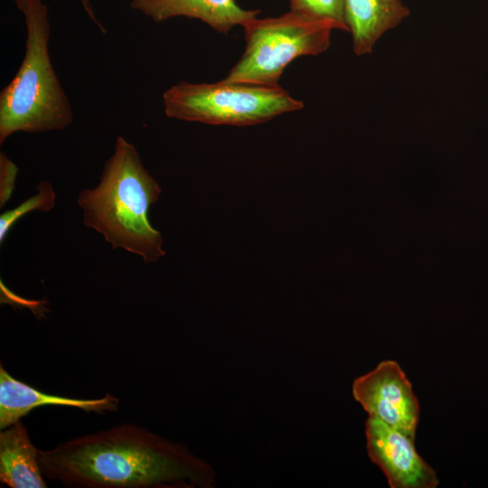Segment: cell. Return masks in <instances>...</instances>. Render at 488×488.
I'll return each instance as SVG.
<instances>
[{
	"label": "cell",
	"mask_w": 488,
	"mask_h": 488,
	"mask_svg": "<svg viewBox=\"0 0 488 488\" xmlns=\"http://www.w3.org/2000/svg\"><path fill=\"white\" fill-rule=\"evenodd\" d=\"M117 397L106 393L99 399H73L42 393L14 379L0 366V429L19 421L32 409L42 406L75 408L86 412H115L119 408Z\"/></svg>",
	"instance_id": "8"
},
{
	"label": "cell",
	"mask_w": 488,
	"mask_h": 488,
	"mask_svg": "<svg viewBox=\"0 0 488 488\" xmlns=\"http://www.w3.org/2000/svg\"><path fill=\"white\" fill-rule=\"evenodd\" d=\"M42 475L74 488H210L215 473L182 444L121 424L40 450Z\"/></svg>",
	"instance_id": "1"
},
{
	"label": "cell",
	"mask_w": 488,
	"mask_h": 488,
	"mask_svg": "<svg viewBox=\"0 0 488 488\" xmlns=\"http://www.w3.org/2000/svg\"><path fill=\"white\" fill-rule=\"evenodd\" d=\"M246 47L223 79L263 86H277L286 66L301 56H316L330 46L334 22L289 11L277 17L253 18L243 26Z\"/></svg>",
	"instance_id": "4"
},
{
	"label": "cell",
	"mask_w": 488,
	"mask_h": 488,
	"mask_svg": "<svg viewBox=\"0 0 488 488\" xmlns=\"http://www.w3.org/2000/svg\"><path fill=\"white\" fill-rule=\"evenodd\" d=\"M14 2L25 23V52L16 74L0 93V144L16 132L62 130L73 120L50 57L48 7L42 0Z\"/></svg>",
	"instance_id": "3"
},
{
	"label": "cell",
	"mask_w": 488,
	"mask_h": 488,
	"mask_svg": "<svg viewBox=\"0 0 488 488\" xmlns=\"http://www.w3.org/2000/svg\"><path fill=\"white\" fill-rule=\"evenodd\" d=\"M80 1L81 3V5H82L84 11L88 14V16L90 18V20L99 27V29L103 33H105L106 29L104 28V26L101 24V23L97 18L90 0H80Z\"/></svg>",
	"instance_id": "15"
},
{
	"label": "cell",
	"mask_w": 488,
	"mask_h": 488,
	"mask_svg": "<svg viewBox=\"0 0 488 488\" xmlns=\"http://www.w3.org/2000/svg\"><path fill=\"white\" fill-rule=\"evenodd\" d=\"M131 7L155 22L185 16L201 20L220 33L258 17L260 10L240 7L235 0H131Z\"/></svg>",
	"instance_id": "9"
},
{
	"label": "cell",
	"mask_w": 488,
	"mask_h": 488,
	"mask_svg": "<svg viewBox=\"0 0 488 488\" xmlns=\"http://www.w3.org/2000/svg\"><path fill=\"white\" fill-rule=\"evenodd\" d=\"M344 17L357 56L370 54L388 30L409 15L401 0H343Z\"/></svg>",
	"instance_id": "10"
},
{
	"label": "cell",
	"mask_w": 488,
	"mask_h": 488,
	"mask_svg": "<svg viewBox=\"0 0 488 488\" xmlns=\"http://www.w3.org/2000/svg\"><path fill=\"white\" fill-rule=\"evenodd\" d=\"M170 118L210 125L250 126L303 108L280 85L263 86L221 80L215 83L179 82L163 94Z\"/></svg>",
	"instance_id": "5"
},
{
	"label": "cell",
	"mask_w": 488,
	"mask_h": 488,
	"mask_svg": "<svg viewBox=\"0 0 488 488\" xmlns=\"http://www.w3.org/2000/svg\"><path fill=\"white\" fill-rule=\"evenodd\" d=\"M370 459L385 474L391 488H435L439 481L434 469L418 454L414 438L369 417L365 422Z\"/></svg>",
	"instance_id": "7"
},
{
	"label": "cell",
	"mask_w": 488,
	"mask_h": 488,
	"mask_svg": "<svg viewBox=\"0 0 488 488\" xmlns=\"http://www.w3.org/2000/svg\"><path fill=\"white\" fill-rule=\"evenodd\" d=\"M56 194L50 182L42 181L37 192L12 210L0 216V243L2 244L13 226L25 214L33 211H49L55 206Z\"/></svg>",
	"instance_id": "12"
},
{
	"label": "cell",
	"mask_w": 488,
	"mask_h": 488,
	"mask_svg": "<svg viewBox=\"0 0 488 488\" xmlns=\"http://www.w3.org/2000/svg\"><path fill=\"white\" fill-rule=\"evenodd\" d=\"M34 446L21 420L0 433V481L11 488L47 487Z\"/></svg>",
	"instance_id": "11"
},
{
	"label": "cell",
	"mask_w": 488,
	"mask_h": 488,
	"mask_svg": "<svg viewBox=\"0 0 488 488\" xmlns=\"http://www.w3.org/2000/svg\"><path fill=\"white\" fill-rule=\"evenodd\" d=\"M290 10L308 17L332 21L349 32L344 17L343 0H289Z\"/></svg>",
	"instance_id": "13"
},
{
	"label": "cell",
	"mask_w": 488,
	"mask_h": 488,
	"mask_svg": "<svg viewBox=\"0 0 488 488\" xmlns=\"http://www.w3.org/2000/svg\"><path fill=\"white\" fill-rule=\"evenodd\" d=\"M18 168L5 153L0 154V207L5 205L12 196Z\"/></svg>",
	"instance_id": "14"
},
{
	"label": "cell",
	"mask_w": 488,
	"mask_h": 488,
	"mask_svg": "<svg viewBox=\"0 0 488 488\" xmlns=\"http://www.w3.org/2000/svg\"><path fill=\"white\" fill-rule=\"evenodd\" d=\"M162 192L136 147L117 136L97 186L83 190L77 202L83 224L102 235L112 249H122L155 262L165 252L163 238L149 221V210Z\"/></svg>",
	"instance_id": "2"
},
{
	"label": "cell",
	"mask_w": 488,
	"mask_h": 488,
	"mask_svg": "<svg viewBox=\"0 0 488 488\" xmlns=\"http://www.w3.org/2000/svg\"><path fill=\"white\" fill-rule=\"evenodd\" d=\"M352 395L368 413L389 427L415 437L419 405L412 385L395 361H382L352 384Z\"/></svg>",
	"instance_id": "6"
}]
</instances>
